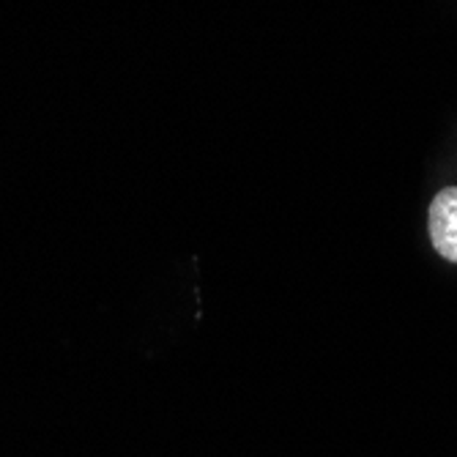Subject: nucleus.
<instances>
[{
	"mask_svg": "<svg viewBox=\"0 0 457 457\" xmlns=\"http://www.w3.org/2000/svg\"><path fill=\"white\" fill-rule=\"evenodd\" d=\"M428 228H430V241L436 246V253L457 263V187L441 189L433 197Z\"/></svg>",
	"mask_w": 457,
	"mask_h": 457,
	"instance_id": "nucleus-1",
	"label": "nucleus"
}]
</instances>
